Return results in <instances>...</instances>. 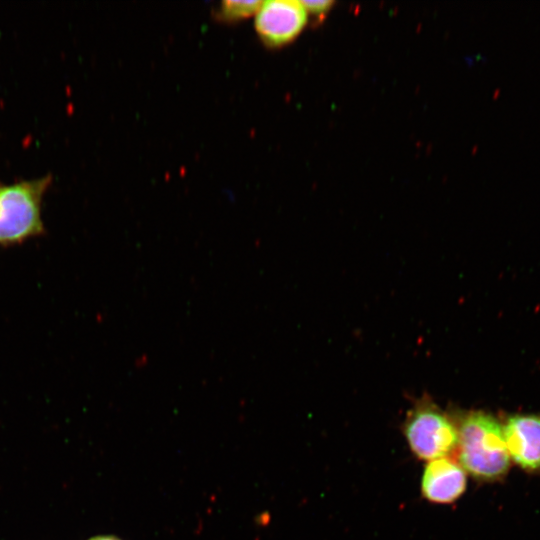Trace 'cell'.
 I'll list each match as a JSON object with an SVG mask.
<instances>
[{"mask_svg": "<svg viewBox=\"0 0 540 540\" xmlns=\"http://www.w3.org/2000/svg\"><path fill=\"white\" fill-rule=\"evenodd\" d=\"M457 428L461 467L480 480L503 477L509 469L510 456L499 422L484 412H471Z\"/></svg>", "mask_w": 540, "mask_h": 540, "instance_id": "obj_1", "label": "cell"}, {"mask_svg": "<svg viewBox=\"0 0 540 540\" xmlns=\"http://www.w3.org/2000/svg\"><path fill=\"white\" fill-rule=\"evenodd\" d=\"M52 176L0 184V245L12 246L44 232L42 197Z\"/></svg>", "mask_w": 540, "mask_h": 540, "instance_id": "obj_2", "label": "cell"}, {"mask_svg": "<svg viewBox=\"0 0 540 540\" xmlns=\"http://www.w3.org/2000/svg\"><path fill=\"white\" fill-rule=\"evenodd\" d=\"M404 434L412 452L423 460L444 458L458 448V428L430 401H421L409 412Z\"/></svg>", "mask_w": 540, "mask_h": 540, "instance_id": "obj_3", "label": "cell"}, {"mask_svg": "<svg viewBox=\"0 0 540 540\" xmlns=\"http://www.w3.org/2000/svg\"><path fill=\"white\" fill-rule=\"evenodd\" d=\"M307 22V10L301 1L269 0L256 12L255 27L261 39L277 47L293 40Z\"/></svg>", "mask_w": 540, "mask_h": 540, "instance_id": "obj_4", "label": "cell"}, {"mask_svg": "<svg viewBox=\"0 0 540 540\" xmlns=\"http://www.w3.org/2000/svg\"><path fill=\"white\" fill-rule=\"evenodd\" d=\"M503 433L512 460L527 471L540 470V416H512Z\"/></svg>", "mask_w": 540, "mask_h": 540, "instance_id": "obj_5", "label": "cell"}, {"mask_svg": "<svg viewBox=\"0 0 540 540\" xmlns=\"http://www.w3.org/2000/svg\"><path fill=\"white\" fill-rule=\"evenodd\" d=\"M466 488V472L460 464L448 458L431 460L425 467L421 490L430 502L449 504L457 500Z\"/></svg>", "mask_w": 540, "mask_h": 540, "instance_id": "obj_6", "label": "cell"}, {"mask_svg": "<svg viewBox=\"0 0 540 540\" xmlns=\"http://www.w3.org/2000/svg\"><path fill=\"white\" fill-rule=\"evenodd\" d=\"M262 2L226 0L221 3L220 12L225 19L235 20L256 14Z\"/></svg>", "mask_w": 540, "mask_h": 540, "instance_id": "obj_7", "label": "cell"}, {"mask_svg": "<svg viewBox=\"0 0 540 540\" xmlns=\"http://www.w3.org/2000/svg\"><path fill=\"white\" fill-rule=\"evenodd\" d=\"M304 7L306 8L307 12L310 11L311 13L315 15H323L325 14L331 6L334 4L333 1H301Z\"/></svg>", "mask_w": 540, "mask_h": 540, "instance_id": "obj_8", "label": "cell"}, {"mask_svg": "<svg viewBox=\"0 0 540 540\" xmlns=\"http://www.w3.org/2000/svg\"><path fill=\"white\" fill-rule=\"evenodd\" d=\"M90 540H120L114 536H97L93 537Z\"/></svg>", "mask_w": 540, "mask_h": 540, "instance_id": "obj_9", "label": "cell"}]
</instances>
